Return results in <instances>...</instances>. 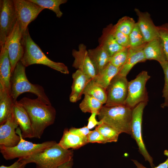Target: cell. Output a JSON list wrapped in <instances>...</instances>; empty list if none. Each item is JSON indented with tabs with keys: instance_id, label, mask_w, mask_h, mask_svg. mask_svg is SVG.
<instances>
[{
	"instance_id": "1",
	"label": "cell",
	"mask_w": 168,
	"mask_h": 168,
	"mask_svg": "<svg viewBox=\"0 0 168 168\" xmlns=\"http://www.w3.org/2000/svg\"><path fill=\"white\" fill-rule=\"evenodd\" d=\"M18 102L26 110L30 119L34 137L40 139L45 129L54 123L56 111L51 105H48L38 98L24 97Z\"/></svg>"
},
{
	"instance_id": "2",
	"label": "cell",
	"mask_w": 168,
	"mask_h": 168,
	"mask_svg": "<svg viewBox=\"0 0 168 168\" xmlns=\"http://www.w3.org/2000/svg\"><path fill=\"white\" fill-rule=\"evenodd\" d=\"M22 43L24 52L20 61L26 67L34 64H41L64 74L69 73L68 68L64 63L54 61L45 55L31 37L28 28L23 33Z\"/></svg>"
},
{
	"instance_id": "3",
	"label": "cell",
	"mask_w": 168,
	"mask_h": 168,
	"mask_svg": "<svg viewBox=\"0 0 168 168\" xmlns=\"http://www.w3.org/2000/svg\"><path fill=\"white\" fill-rule=\"evenodd\" d=\"M73 156L72 150L63 148L56 143L41 152L18 160L26 164L35 163L36 168H57L73 159Z\"/></svg>"
},
{
	"instance_id": "4",
	"label": "cell",
	"mask_w": 168,
	"mask_h": 168,
	"mask_svg": "<svg viewBox=\"0 0 168 168\" xmlns=\"http://www.w3.org/2000/svg\"><path fill=\"white\" fill-rule=\"evenodd\" d=\"M132 109L125 105H103L97 114L99 120L119 133L131 134Z\"/></svg>"
},
{
	"instance_id": "5",
	"label": "cell",
	"mask_w": 168,
	"mask_h": 168,
	"mask_svg": "<svg viewBox=\"0 0 168 168\" xmlns=\"http://www.w3.org/2000/svg\"><path fill=\"white\" fill-rule=\"evenodd\" d=\"M25 66L20 61L12 74L10 95L15 102L21 94L29 92L35 94L37 98L48 105H51L43 87L38 84L30 82L26 75Z\"/></svg>"
},
{
	"instance_id": "6",
	"label": "cell",
	"mask_w": 168,
	"mask_h": 168,
	"mask_svg": "<svg viewBox=\"0 0 168 168\" xmlns=\"http://www.w3.org/2000/svg\"><path fill=\"white\" fill-rule=\"evenodd\" d=\"M20 140L17 145L13 147H7L0 145V152L3 157L7 160L16 158L23 159L40 153L51 147L57 142L54 141H45L40 143H34L26 141L23 138L19 127L16 130Z\"/></svg>"
},
{
	"instance_id": "7",
	"label": "cell",
	"mask_w": 168,
	"mask_h": 168,
	"mask_svg": "<svg viewBox=\"0 0 168 168\" xmlns=\"http://www.w3.org/2000/svg\"><path fill=\"white\" fill-rule=\"evenodd\" d=\"M150 77L147 71H143L134 79L128 82L125 105L133 109L141 102H147L148 97L146 85Z\"/></svg>"
},
{
	"instance_id": "8",
	"label": "cell",
	"mask_w": 168,
	"mask_h": 168,
	"mask_svg": "<svg viewBox=\"0 0 168 168\" xmlns=\"http://www.w3.org/2000/svg\"><path fill=\"white\" fill-rule=\"evenodd\" d=\"M147 102H141L132 109L131 124V135L136 141L139 152L145 160L148 161L152 167L155 166L152 157L148 152L143 140L142 134V123L144 109Z\"/></svg>"
},
{
	"instance_id": "9",
	"label": "cell",
	"mask_w": 168,
	"mask_h": 168,
	"mask_svg": "<svg viewBox=\"0 0 168 168\" xmlns=\"http://www.w3.org/2000/svg\"><path fill=\"white\" fill-rule=\"evenodd\" d=\"M17 21L13 0L0 1V47L5 43Z\"/></svg>"
},
{
	"instance_id": "10",
	"label": "cell",
	"mask_w": 168,
	"mask_h": 168,
	"mask_svg": "<svg viewBox=\"0 0 168 168\" xmlns=\"http://www.w3.org/2000/svg\"><path fill=\"white\" fill-rule=\"evenodd\" d=\"M128 82L126 77L119 74L115 76L106 89L107 100L105 105L110 106L125 105Z\"/></svg>"
},
{
	"instance_id": "11",
	"label": "cell",
	"mask_w": 168,
	"mask_h": 168,
	"mask_svg": "<svg viewBox=\"0 0 168 168\" xmlns=\"http://www.w3.org/2000/svg\"><path fill=\"white\" fill-rule=\"evenodd\" d=\"M13 0L17 21L23 33L29 24L45 8L29 0Z\"/></svg>"
},
{
	"instance_id": "12",
	"label": "cell",
	"mask_w": 168,
	"mask_h": 168,
	"mask_svg": "<svg viewBox=\"0 0 168 168\" xmlns=\"http://www.w3.org/2000/svg\"><path fill=\"white\" fill-rule=\"evenodd\" d=\"M22 35L23 33L17 21L4 45L7 50L12 74L23 55V48L22 43Z\"/></svg>"
},
{
	"instance_id": "13",
	"label": "cell",
	"mask_w": 168,
	"mask_h": 168,
	"mask_svg": "<svg viewBox=\"0 0 168 168\" xmlns=\"http://www.w3.org/2000/svg\"><path fill=\"white\" fill-rule=\"evenodd\" d=\"M72 55L74 58L72 66L80 70L91 79H93L96 73L89 56L86 46L84 44H80L77 50H72Z\"/></svg>"
},
{
	"instance_id": "14",
	"label": "cell",
	"mask_w": 168,
	"mask_h": 168,
	"mask_svg": "<svg viewBox=\"0 0 168 168\" xmlns=\"http://www.w3.org/2000/svg\"><path fill=\"white\" fill-rule=\"evenodd\" d=\"M18 126L12 112L6 122L0 125V145L13 147L17 145L20 138L15 129Z\"/></svg>"
},
{
	"instance_id": "15",
	"label": "cell",
	"mask_w": 168,
	"mask_h": 168,
	"mask_svg": "<svg viewBox=\"0 0 168 168\" xmlns=\"http://www.w3.org/2000/svg\"><path fill=\"white\" fill-rule=\"evenodd\" d=\"M134 11L138 17L137 23L146 42L159 37L157 26L154 23L150 14L147 12H142L138 8H135Z\"/></svg>"
},
{
	"instance_id": "16",
	"label": "cell",
	"mask_w": 168,
	"mask_h": 168,
	"mask_svg": "<svg viewBox=\"0 0 168 168\" xmlns=\"http://www.w3.org/2000/svg\"><path fill=\"white\" fill-rule=\"evenodd\" d=\"M12 113L21 130L23 138L34 137L30 121L26 110L17 101L14 102Z\"/></svg>"
},
{
	"instance_id": "17",
	"label": "cell",
	"mask_w": 168,
	"mask_h": 168,
	"mask_svg": "<svg viewBox=\"0 0 168 168\" xmlns=\"http://www.w3.org/2000/svg\"><path fill=\"white\" fill-rule=\"evenodd\" d=\"M11 68L7 50L4 45L0 47V87L6 89L10 94Z\"/></svg>"
},
{
	"instance_id": "18",
	"label": "cell",
	"mask_w": 168,
	"mask_h": 168,
	"mask_svg": "<svg viewBox=\"0 0 168 168\" xmlns=\"http://www.w3.org/2000/svg\"><path fill=\"white\" fill-rule=\"evenodd\" d=\"M73 82L69 100L75 103L80 100L84 91L89 82L91 79L79 70H77L72 74Z\"/></svg>"
},
{
	"instance_id": "19",
	"label": "cell",
	"mask_w": 168,
	"mask_h": 168,
	"mask_svg": "<svg viewBox=\"0 0 168 168\" xmlns=\"http://www.w3.org/2000/svg\"><path fill=\"white\" fill-rule=\"evenodd\" d=\"M146 60H154L160 64L167 61L161 41L159 37L147 43L143 48Z\"/></svg>"
},
{
	"instance_id": "20",
	"label": "cell",
	"mask_w": 168,
	"mask_h": 168,
	"mask_svg": "<svg viewBox=\"0 0 168 168\" xmlns=\"http://www.w3.org/2000/svg\"><path fill=\"white\" fill-rule=\"evenodd\" d=\"M98 42L99 45L104 48L110 57L125 48L119 44L115 39L111 31V24L103 29Z\"/></svg>"
},
{
	"instance_id": "21",
	"label": "cell",
	"mask_w": 168,
	"mask_h": 168,
	"mask_svg": "<svg viewBox=\"0 0 168 168\" xmlns=\"http://www.w3.org/2000/svg\"><path fill=\"white\" fill-rule=\"evenodd\" d=\"M145 45L135 48L129 47L127 60L121 68L118 73L119 74L126 77L135 64L138 63L144 62L147 60L143 52V48Z\"/></svg>"
},
{
	"instance_id": "22",
	"label": "cell",
	"mask_w": 168,
	"mask_h": 168,
	"mask_svg": "<svg viewBox=\"0 0 168 168\" xmlns=\"http://www.w3.org/2000/svg\"><path fill=\"white\" fill-rule=\"evenodd\" d=\"M88 52L96 74L109 63L110 57L106 50L100 45L88 50Z\"/></svg>"
},
{
	"instance_id": "23",
	"label": "cell",
	"mask_w": 168,
	"mask_h": 168,
	"mask_svg": "<svg viewBox=\"0 0 168 168\" xmlns=\"http://www.w3.org/2000/svg\"><path fill=\"white\" fill-rule=\"evenodd\" d=\"M88 143L87 137H82L71 132L68 129H64L58 144L66 149H78Z\"/></svg>"
},
{
	"instance_id": "24",
	"label": "cell",
	"mask_w": 168,
	"mask_h": 168,
	"mask_svg": "<svg viewBox=\"0 0 168 168\" xmlns=\"http://www.w3.org/2000/svg\"><path fill=\"white\" fill-rule=\"evenodd\" d=\"M14 103L10 94L0 87V125L4 124L12 113Z\"/></svg>"
},
{
	"instance_id": "25",
	"label": "cell",
	"mask_w": 168,
	"mask_h": 168,
	"mask_svg": "<svg viewBox=\"0 0 168 168\" xmlns=\"http://www.w3.org/2000/svg\"><path fill=\"white\" fill-rule=\"evenodd\" d=\"M121 68H117L109 63L93 79L106 90L113 78L119 73Z\"/></svg>"
},
{
	"instance_id": "26",
	"label": "cell",
	"mask_w": 168,
	"mask_h": 168,
	"mask_svg": "<svg viewBox=\"0 0 168 168\" xmlns=\"http://www.w3.org/2000/svg\"><path fill=\"white\" fill-rule=\"evenodd\" d=\"M83 95L91 96L103 104H105L107 101L106 90L97 84L93 79H91L87 84Z\"/></svg>"
},
{
	"instance_id": "27",
	"label": "cell",
	"mask_w": 168,
	"mask_h": 168,
	"mask_svg": "<svg viewBox=\"0 0 168 168\" xmlns=\"http://www.w3.org/2000/svg\"><path fill=\"white\" fill-rule=\"evenodd\" d=\"M103 105L94 97L86 95L79 104V107L83 113H95L98 114Z\"/></svg>"
},
{
	"instance_id": "28",
	"label": "cell",
	"mask_w": 168,
	"mask_h": 168,
	"mask_svg": "<svg viewBox=\"0 0 168 168\" xmlns=\"http://www.w3.org/2000/svg\"><path fill=\"white\" fill-rule=\"evenodd\" d=\"M44 8L48 9L54 12L56 17L60 18L62 16L63 12L60 9V5L67 2V0H29Z\"/></svg>"
},
{
	"instance_id": "29",
	"label": "cell",
	"mask_w": 168,
	"mask_h": 168,
	"mask_svg": "<svg viewBox=\"0 0 168 168\" xmlns=\"http://www.w3.org/2000/svg\"><path fill=\"white\" fill-rule=\"evenodd\" d=\"M102 135L107 142H117L120 133L104 123L96 126L95 128Z\"/></svg>"
},
{
	"instance_id": "30",
	"label": "cell",
	"mask_w": 168,
	"mask_h": 168,
	"mask_svg": "<svg viewBox=\"0 0 168 168\" xmlns=\"http://www.w3.org/2000/svg\"><path fill=\"white\" fill-rule=\"evenodd\" d=\"M136 23L133 18L125 16L119 19L114 26L117 30L129 36Z\"/></svg>"
},
{
	"instance_id": "31",
	"label": "cell",
	"mask_w": 168,
	"mask_h": 168,
	"mask_svg": "<svg viewBox=\"0 0 168 168\" xmlns=\"http://www.w3.org/2000/svg\"><path fill=\"white\" fill-rule=\"evenodd\" d=\"M129 48H135L144 46L147 43L137 23L129 35Z\"/></svg>"
},
{
	"instance_id": "32",
	"label": "cell",
	"mask_w": 168,
	"mask_h": 168,
	"mask_svg": "<svg viewBox=\"0 0 168 168\" xmlns=\"http://www.w3.org/2000/svg\"><path fill=\"white\" fill-rule=\"evenodd\" d=\"M129 47L125 48L111 57L109 63L117 68H121L125 63L128 54Z\"/></svg>"
},
{
	"instance_id": "33",
	"label": "cell",
	"mask_w": 168,
	"mask_h": 168,
	"mask_svg": "<svg viewBox=\"0 0 168 168\" xmlns=\"http://www.w3.org/2000/svg\"><path fill=\"white\" fill-rule=\"evenodd\" d=\"M159 36L162 43L166 60L168 62V23L157 26Z\"/></svg>"
},
{
	"instance_id": "34",
	"label": "cell",
	"mask_w": 168,
	"mask_h": 168,
	"mask_svg": "<svg viewBox=\"0 0 168 168\" xmlns=\"http://www.w3.org/2000/svg\"><path fill=\"white\" fill-rule=\"evenodd\" d=\"M111 30L115 39L119 44L124 48L129 47V36L116 30L112 24Z\"/></svg>"
},
{
	"instance_id": "35",
	"label": "cell",
	"mask_w": 168,
	"mask_h": 168,
	"mask_svg": "<svg viewBox=\"0 0 168 168\" xmlns=\"http://www.w3.org/2000/svg\"><path fill=\"white\" fill-rule=\"evenodd\" d=\"M164 74L165 83L162 90V97L164 98L163 104L168 103V62L166 61L160 64Z\"/></svg>"
},
{
	"instance_id": "36",
	"label": "cell",
	"mask_w": 168,
	"mask_h": 168,
	"mask_svg": "<svg viewBox=\"0 0 168 168\" xmlns=\"http://www.w3.org/2000/svg\"><path fill=\"white\" fill-rule=\"evenodd\" d=\"M88 143H98L104 144L107 141L102 135L96 129L91 131L87 137Z\"/></svg>"
},
{
	"instance_id": "37",
	"label": "cell",
	"mask_w": 168,
	"mask_h": 168,
	"mask_svg": "<svg viewBox=\"0 0 168 168\" xmlns=\"http://www.w3.org/2000/svg\"><path fill=\"white\" fill-rule=\"evenodd\" d=\"M164 153V154L167 156L166 160L160 164L158 166L152 168H168V150H165ZM131 160L135 165L136 168H147L136 160L132 159Z\"/></svg>"
},
{
	"instance_id": "38",
	"label": "cell",
	"mask_w": 168,
	"mask_h": 168,
	"mask_svg": "<svg viewBox=\"0 0 168 168\" xmlns=\"http://www.w3.org/2000/svg\"><path fill=\"white\" fill-rule=\"evenodd\" d=\"M71 133L82 137H87L91 131L87 126L77 128L72 127L69 129Z\"/></svg>"
},
{
	"instance_id": "39",
	"label": "cell",
	"mask_w": 168,
	"mask_h": 168,
	"mask_svg": "<svg viewBox=\"0 0 168 168\" xmlns=\"http://www.w3.org/2000/svg\"><path fill=\"white\" fill-rule=\"evenodd\" d=\"M97 114L95 113H91L90 116L88 119V122L87 127L90 129L93 128L98 125L102 124V122L100 121H98L96 119Z\"/></svg>"
},
{
	"instance_id": "40",
	"label": "cell",
	"mask_w": 168,
	"mask_h": 168,
	"mask_svg": "<svg viewBox=\"0 0 168 168\" xmlns=\"http://www.w3.org/2000/svg\"><path fill=\"white\" fill-rule=\"evenodd\" d=\"M26 164L18 159L12 165L8 166L2 165L0 168H25Z\"/></svg>"
},
{
	"instance_id": "41",
	"label": "cell",
	"mask_w": 168,
	"mask_h": 168,
	"mask_svg": "<svg viewBox=\"0 0 168 168\" xmlns=\"http://www.w3.org/2000/svg\"><path fill=\"white\" fill-rule=\"evenodd\" d=\"M73 164V159L62 164L57 168H72Z\"/></svg>"
},
{
	"instance_id": "42",
	"label": "cell",
	"mask_w": 168,
	"mask_h": 168,
	"mask_svg": "<svg viewBox=\"0 0 168 168\" xmlns=\"http://www.w3.org/2000/svg\"><path fill=\"white\" fill-rule=\"evenodd\" d=\"M161 107L163 108H164L165 107H168V103L166 104H162L161 105Z\"/></svg>"
}]
</instances>
